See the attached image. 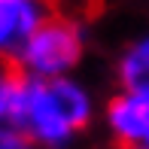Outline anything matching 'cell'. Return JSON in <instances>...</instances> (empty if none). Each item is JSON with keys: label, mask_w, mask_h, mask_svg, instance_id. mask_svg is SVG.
I'll return each mask as SVG.
<instances>
[{"label": "cell", "mask_w": 149, "mask_h": 149, "mask_svg": "<svg viewBox=\"0 0 149 149\" xmlns=\"http://www.w3.org/2000/svg\"><path fill=\"white\" fill-rule=\"evenodd\" d=\"M79 55H82L79 28L67 18L52 15L28 37L15 58V67L22 70V76L52 82V79H64L76 67Z\"/></svg>", "instance_id": "cell-1"}, {"label": "cell", "mask_w": 149, "mask_h": 149, "mask_svg": "<svg viewBox=\"0 0 149 149\" xmlns=\"http://www.w3.org/2000/svg\"><path fill=\"white\" fill-rule=\"evenodd\" d=\"M15 128L22 134H28L37 146H46V149L67 146L70 137L76 134V128L58 110L55 97H52V91H49V82H46V79H31V76L22 79Z\"/></svg>", "instance_id": "cell-2"}, {"label": "cell", "mask_w": 149, "mask_h": 149, "mask_svg": "<svg viewBox=\"0 0 149 149\" xmlns=\"http://www.w3.org/2000/svg\"><path fill=\"white\" fill-rule=\"evenodd\" d=\"M52 18L43 0H0V58H18L22 46L40 24Z\"/></svg>", "instance_id": "cell-3"}, {"label": "cell", "mask_w": 149, "mask_h": 149, "mask_svg": "<svg viewBox=\"0 0 149 149\" xmlns=\"http://www.w3.org/2000/svg\"><path fill=\"white\" fill-rule=\"evenodd\" d=\"M107 122H110L113 134L119 143L128 149H137L149 143V88L146 91H125L107 110Z\"/></svg>", "instance_id": "cell-4"}, {"label": "cell", "mask_w": 149, "mask_h": 149, "mask_svg": "<svg viewBox=\"0 0 149 149\" xmlns=\"http://www.w3.org/2000/svg\"><path fill=\"white\" fill-rule=\"evenodd\" d=\"M49 91H52V97H55L58 110L64 113V119L70 122L76 131L91 119V97H88V91H85L79 82H73L70 76L52 79V82H49Z\"/></svg>", "instance_id": "cell-5"}, {"label": "cell", "mask_w": 149, "mask_h": 149, "mask_svg": "<svg viewBox=\"0 0 149 149\" xmlns=\"http://www.w3.org/2000/svg\"><path fill=\"white\" fill-rule=\"evenodd\" d=\"M22 70L12 61L0 58V134L3 131H18L15 128V113H18V91H22Z\"/></svg>", "instance_id": "cell-6"}, {"label": "cell", "mask_w": 149, "mask_h": 149, "mask_svg": "<svg viewBox=\"0 0 149 149\" xmlns=\"http://www.w3.org/2000/svg\"><path fill=\"white\" fill-rule=\"evenodd\" d=\"M119 79L125 91H146L149 88V37L134 43L119 61Z\"/></svg>", "instance_id": "cell-7"}, {"label": "cell", "mask_w": 149, "mask_h": 149, "mask_svg": "<svg viewBox=\"0 0 149 149\" xmlns=\"http://www.w3.org/2000/svg\"><path fill=\"white\" fill-rule=\"evenodd\" d=\"M0 149H40V146L22 131H3L0 134Z\"/></svg>", "instance_id": "cell-8"}, {"label": "cell", "mask_w": 149, "mask_h": 149, "mask_svg": "<svg viewBox=\"0 0 149 149\" xmlns=\"http://www.w3.org/2000/svg\"><path fill=\"white\" fill-rule=\"evenodd\" d=\"M137 149H146V146H137Z\"/></svg>", "instance_id": "cell-9"}]
</instances>
